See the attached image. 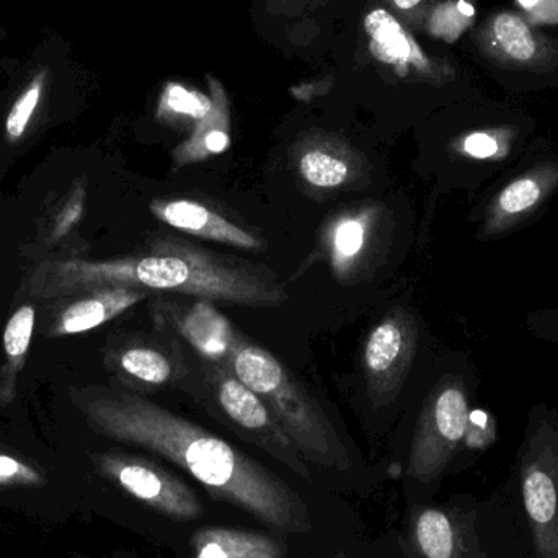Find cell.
<instances>
[{"label":"cell","instance_id":"7402d4cb","mask_svg":"<svg viewBox=\"0 0 558 558\" xmlns=\"http://www.w3.org/2000/svg\"><path fill=\"white\" fill-rule=\"evenodd\" d=\"M35 317V308L29 305H23L10 317L5 331H3V350L10 360H20L28 351Z\"/></svg>","mask_w":558,"mask_h":558},{"label":"cell","instance_id":"ac0fdd59","mask_svg":"<svg viewBox=\"0 0 558 558\" xmlns=\"http://www.w3.org/2000/svg\"><path fill=\"white\" fill-rule=\"evenodd\" d=\"M371 218L369 211L354 213L337 219L331 226L328 248L331 268L338 277H348L356 268L371 235Z\"/></svg>","mask_w":558,"mask_h":558},{"label":"cell","instance_id":"83f0119b","mask_svg":"<svg viewBox=\"0 0 558 558\" xmlns=\"http://www.w3.org/2000/svg\"><path fill=\"white\" fill-rule=\"evenodd\" d=\"M335 558H350V557H348L347 554H344V553H338L337 557H335Z\"/></svg>","mask_w":558,"mask_h":558},{"label":"cell","instance_id":"44dd1931","mask_svg":"<svg viewBox=\"0 0 558 558\" xmlns=\"http://www.w3.org/2000/svg\"><path fill=\"white\" fill-rule=\"evenodd\" d=\"M475 10L465 0L436 3L426 16L429 35L445 41H456L474 23Z\"/></svg>","mask_w":558,"mask_h":558},{"label":"cell","instance_id":"4fadbf2b","mask_svg":"<svg viewBox=\"0 0 558 558\" xmlns=\"http://www.w3.org/2000/svg\"><path fill=\"white\" fill-rule=\"evenodd\" d=\"M409 544L415 558H471L464 526L454 514L441 508L413 511Z\"/></svg>","mask_w":558,"mask_h":558},{"label":"cell","instance_id":"484cf974","mask_svg":"<svg viewBox=\"0 0 558 558\" xmlns=\"http://www.w3.org/2000/svg\"><path fill=\"white\" fill-rule=\"evenodd\" d=\"M390 2L407 16H422L423 13L432 10L428 7L429 0H390Z\"/></svg>","mask_w":558,"mask_h":558},{"label":"cell","instance_id":"cb8c5ba5","mask_svg":"<svg viewBox=\"0 0 558 558\" xmlns=\"http://www.w3.org/2000/svg\"><path fill=\"white\" fill-rule=\"evenodd\" d=\"M526 327L534 337L558 348V305L531 311L526 315Z\"/></svg>","mask_w":558,"mask_h":558},{"label":"cell","instance_id":"7a4b0ae2","mask_svg":"<svg viewBox=\"0 0 558 558\" xmlns=\"http://www.w3.org/2000/svg\"><path fill=\"white\" fill-rule=\"evenodd\" d=\"M225 363L267 403L305 461L337 471L350 469L347 446L333 423L275 354L252 343L238 330Z\"/></svg>","mask_w":558,"mask_h":558},{"label":"cell","instance_id":"d4e9b609","mask_svg":"<svg viewBox=\"0 0 558 558\" xmlns=\"http://www.w3.org/2000/svg\"><path fill=\"white\" fill-rule=\"evenodd\" d=\"M333 87V78H320V81L304 82V84L295 85L291 88V95L299 101H311L314 98L328 94Z\"/></svg>","mask_w":558,"mask_h":558},{"label":"cell","instance_id":"9c48e42d","mask_svg":"<svg viewBox=\"0 0 558 558\" xmlns=\"http://www.w3.org/2000/svg\"><path fill=\"white\" fill-rule=\"evenodd\" d=\"M475 45L501 68L547 74L558 69V41L514 10H498L475 32Z\"/></svg>","mask_w":558,"mask_h":558},{"label":"cell","instance_id":"2e32d148","mask_svg":"<svg viewBox=\"0 0 558 558\" xmlns=\"http://www.w3.org/2000/svg\"><path fill=\"white\" fill-rule=\"evenodd\" d=\"M149 295L150 292L146 289L131 288V286H107V288L100 289L65 308L64 314L59 318L58 331L59 333L75 335L94 330Z\"/></svg>","mask_w":558,"mask_h":558},{"label":"cell","instance_id":"e0dca14e","mask_svg":"<svg viewBox=\"0 0 558 558\" xmlns=\"http://www.w3.org/2000/svg\"><path fill=\"white\" fill-rule=\"evenodd\" d=\"M177 330L195 351L196 357L225 363L235 328L208 301H202L183 315L173 318Z\"/></svg>","mask_w":558,"mask_h":558},{"label":"cell","instance_id":"5b68a950","mask_svg":"<svg viewBox=\"0 0 558 558\" xmlns=\"http://www.w3.org/2000/svg\"><path fill=\"white\" fill-rule=\"evenodd\" d=\"M521 495L536 558H558V413L531 410L520 459Z\"/></svg>","mask_w":558,"mask_h":558},{"label":"cell","instance_id":"8992f818","mask_svg":"<svg viewBox=\"0 0 558 558\" xmlns=\"http://www.w3.org/2000/svg\"><path fill=\"white\" fill-rule=\"evenodd\" d=\"M558 192V156L533 157L501 180L478 213V241L492 242L533 221Z\"/></svg>","mask_w":558,"mask_h":558},{"label":"cell","instance_id":"8fae6325","mask_svg":"<svg viewBox=\"0 0 558 558\" xmlns=\"http://www.w3.org/2000/svg\"><path fill=\"white\" fill-rule=\"evenodd\" d=\"M294 166L308 189L333 192L354 185L367 173L366 159L340 137L315 133L294 147Z\"/></svg>","mask_w":558,"mask_h":558},{"label":"cell","instance_id":"4316f807","mask_svg":"<svg viewBox=\"0 0 558 558\" xmlns=\"http://www.w3.org/2000/svg\"><path fill=\"white\" fill-rule=\"evenodd\" d=\"M7 35H9V33H7L5 26L0 23V43L5 41Z\"/></svg>","mask_w":558,"mask_h":558},{"label":"cell","instance_id":"ffe728a7","mask_svg":"<svg viewBox=\"0 0 558 558\" xmlns=\"http://www.w3.org/2000/svg\"><path fill=\"white\" fill-rule=\"evenodd\" d=\"M213 98L202 92L190 90L180 84H167L160 95L157 118L163 123L185 124L195 126L202 118L211 111Z\"/></svg>","mask_w":558,"mask_h":558},{"label":"cell","instance_id":"603a6c76","mask_svg":"<svg viewBox=\"0 0 558 558\" xmlns=\"http://www.w3.org/2000/svg\"><path fill=\"white\" fill-rule=\"evenodd\" d=\"M43 484L41 472L12 456L0 454V487H39Z\"/></svg>","mask_w":558,"mask_h":558},{"label":"cell","instance_id":"ba28073f","mask_svg":"<svg viewBox=\"0 0 558 558\" xmlns=\"http://www.w3.org/2000/svg\"><path fill=\"white\" fill-rule=\"evenodd\" d=\"M98 472L121 490L175 521L199 520L205 514L196 492L162 465L121 451L105 452L95 458Z\"/></svg>","mask_w":558,"mask_h":558},{"label":"cell","instance_id":"52a82bcc","mask_svg":"<svg viewBox=\"0 0 558 558\" xmlns=\"http://www.w3.org/2000/svg\"><path fill=\"white\" fill-rule=\"evenodd\" d=\"M418 320L405 307L390 308L367 335L363 351L367 397L376 409L402 392L418 350Z\"/></svg>","mask_w":558,"mask_h":558},{"label":"cell","instance_id":"9a60e30c","mask_svg":"<svg viewBox=\"0 0 558 558\" xmlns=\"http://www.w3.org/2000/svg\"><path fill=\"white\" fill-rule=\"evenodd\" d=\"M193 558H286V546L258 531L202 527L192 537Z\"/></svg>","mask_w":558,"mask_h":558},{"label":"cell","instance_id":"3957f363","mask_svg":"<svg viewBox=\"0 0 558 558\" xmlns=\"http://www.w3.org/2000/svg\"><path fill=\"white\" fill-rule=\"evenodd\" d=\"M198 376L192 383L199 390H192L199 396L203 405L213 416L238 433L245 441L254 442L258 448L277 459L282 465L305 481H311V471L305 458L295 442L289 438L268 409L267 403L235 377L226 363L199 360Z\"/></svg>","mask_w":558,"mask_h":558},{"label":"cell","instance_id":"d6986e66","mask_svg":"<svg viewBox=\"0 0 558 558\" xmlns=\"http://www.w3.org/2000/svg\"><path fill=\"white\" fill-rule=\"evenodd\" d=\"M120 366L128 376L147 386L156 387L182 384L186 371L169 354L150 347H134L123 351L120 356Z\"/></svg>","mask_w":558,"mask_h":558},{"label":"cell","instance_id":"6da1fadb","mask_svg":"<svg viewBox=\"0 0 558 558\" xmlns=\"http://www.w3.org/2000/svg\"><path fill=\"white\" fill-rule=\"evenodd\" d=\"M85 413L98 433L179 465L215 500L234 505L281 533H311L307 505L282 478L172 410L121 392L94 397L85 403Z\"/></svg>","mask_w":558,"mask_h":558},{"label":"cell","instance_id":"5bb4252c","mask_svg":"<svg viewBox=\"0 0 558 558\" xmlns=\"http://www.w3.org/2000/svg\"><path fill=\"white\" fill-rule=\"evenodd\" d=\"M208 85L213 98L211 111L193 126L189 140L183 141L173 150L175 169L205 162L209 157L225 153L231 146V113H229L228 95L218 78L211 75L208 77Z\"/></svg>","mask_w":558,"mask_h":558},{"label":"cell","instance_id":"30bf717a","mask_svg":"<svg viewBox=\"0 0 558 558\" xmlns=\"http://www.w3.org/2000/svg\"><path fill=\"white\" fill-rule=\"evenodd\" d=\"M364 32L373 58L403 81L442 85L454 75V71L445 62L429 58L389 10L373 9L367 12Z\"/></svg>","mask_w":558,"mask_h":558},{"label":"cell","instance_id":"7c38bea8","mask_svg":"<svg viewBox=\"0 0 558 558\" xmlns=\"http://www.w3.org/2000/svg\"><path fill=\"white\" fill-rule=\"evenodd\" d=\"M150 213L163 225L193 238L219 242L242 251H258L264 247L260 238L195 199H154L150 203Z\"/></svg>","mask_w":558,"mask_h":558},{"label":"cell","instance_id":"277c9868","mask_svg":"<svg viewBox=\"0 0 558 558\" xmlns=\"http://www.w3.org/2000/svg\"><path fill=\"white\" fill-rule=\"evenodd\" d=\"M477 383L468 371L445 373L429 390L410 446L407 475L420 484L436 481L465 442Z\"/></svg>","mask_w":558,"mask_h":558}]
</instances>
